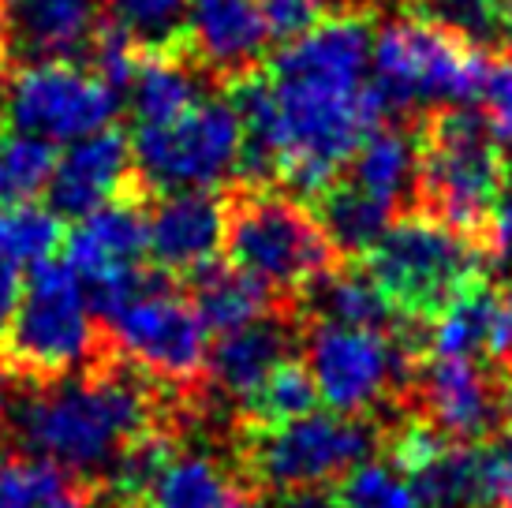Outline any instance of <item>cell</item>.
Returning a JSON list of instances; mask_svg holds the SVG:
<instances>
[{
    "label": "cell",
    "instance_id": "cell-37",
    "mask_svg": "<svg viewBox=\"0 0 512 508\" xmlns=\"http://www.w3.org/2000/svg\"><path fill=\"white\" fill-rule=\"evenodd\" d=\"M449 449V438L434 423H412L393 438V467L404 475H423L430 464H438L441 452Z\"/></svg>",
    "mask_w": 512,
    "mask_h": 508
},
{
    "label": "cell",
    "instance_id": "cell-47",
    "mask_svg": "<svg viewBox=\"0 0 512 508\" xmlns=\"http://www.w3.org/2000/svg\"><path fill=\"white\" fill-rule=\"evenodd\" d=\"M120 508H146V505H120Z\"/></svg>",
    "mask_w": 512,
    "mask_h": 508
},
{
    "label": "cell",
    "instance_id": "cell-36",
    "mask_svg": "<svg viewBox=\"0 0 512 508\" xmlns=\"http://www.w3.org/2000/svg\"><path fill=\"white\" fill-rule=\"evenodd\" d=\"M270 42H299L322 23V0H258Z\"/></svg>",
    "mask_w": 512,
    "mask_h": 508
},
{
    "label": "cell",
    "instance_id": "cell-29",
    "mask_svg": "<svg viewBox=\"0 0 512 508\" xmlns=\"http://www.w3.org/2000/svg\"><path fill=\"white\" fill-rule=\"evenodd\" d=\"M57 161V146L38 135H27V131L0 135V206L34 202L42 191H49Z\"/></svg>",
    "mask_w": 512,
    "mask_h": 508
},
{
    "label": "cell",
    "instance_id": "cell-18",
    "mask_svg": "<svg viewBox=\"0 0 512 508\" xmlns=\"http://www.w3.org/2000/svg\"><path fill=\"white\" fill-rule=\"evenodd\" d=\"M101 0H4V34L30 60H72L98 34Z\"/></svg>",
    "mask_w": 512,
    "mask_h": 508
},
{
    "label": "cell",
    "instance_id": "cell-14",
    "mask_svg": "<svg viewBox=\"0 0 512 508\" xmlns=\"http://www.w3.org/2000/svg\"><path fill=\"white\" fill-rule=\"evenodd\" d=\"M228 236V210L214 191H172L150 213V258L169 273H199Z\"/></svg>",
    "mask_w": 512,
    "mask_h": 508
},
{
    "label": "cell",
    "instance_id": "cell-38",
    "mask_svg": "<svg viewBox=\"0 0 512 508\" xmlns=\"http://www.w3.org/2000/svg\"><path fill=\"white\" fill-rule=\"evenodd\" d=\"M483 508H512V426H505L490 449L479 452Z\"/></svg>",
    "mask_w": 512,
    "mask_h": 508
},
{
    "label": "cell",
    "instance_id": "cell-5",
    "mask_svg": "<svg viewBox=\"0 0 512 508\" xmlns=\"http://www.w3.org/2000/svg\"><path fill=\"white\" fill-rule=\"evenodd\" d=\"M490 120L471 109H445L430 116L419 142V202L427 217L475 232L486 225L501 184L505 157Z\"/></svg>",
    "mask_w": 512,
    "mask_h": 508
},
{
    "label": "cell",
    "instance_id": "cell-39",
    "mask_svg": "<svg viewBox=\"0 0 512 508\" xmlns=\"http://www.w3.org/2000/svg\"><path fill=\"white\" fill-rule=\"evenodd\" d=\"M486 120L501 142H512V57L490 68L483 86Z\"/></svg>",
    "mask_w": 512,
    "mask_h": 508
},
{
    "label": "cell",
    "instance_id": "cell-23",
    "mask_svg": "<svg viewBox=\"0 0 512 508\" xmlns=\"http://www.w3.org/2000/svg\"><path fill=\"white\" fill-rule=\"evenodd\" d=\"M128 101L139 127H165L199 105V79L180 57L143 53V64L128 86Z\"/></svg>",
    "mask_w": 512,
    "mask_h": 508
},
{
    "label": "cell",
    "instance_id": "cell-25",
    "mask_svg": "<svg viewBox=\"0 0 512 508\" xmlns=\"http://www.w3.org/2000/svg\"><path fill=\"white\" fill-rule=\"evenodd\" d=\"M154 508H232L240 501L236 482L206 452H176L146 497Z\"/></svg>",
    "mask_w": 512,
    "mask_h": 508
},
{
    "label": "cell",
    "instance_id": "cell-35",
    "mask_svg": "<svg viewBox=\"0 0 512 508\" xmlns=\"http://www.w3.org/2000/svg\"><path fill=\"white\" fill-rule=\"evenodd\" d=\"M423 8L434 23L475 45L494 38L498 27H505V0H423Z\"/></svg>",
    "mask_w": 512,
    "mask_h": 508
},
{
    "label": "cell",
    "instance_id": "cell-31",
    "mask_svg": "<svg viewBox=\"0 0 512 508\" xmlns=\"http://www.w3.org/2000/svg\"><path fill=\"white\" fill-rule=\"evenodd\" d=\"M314 404H318V385H314L311 370L303 363H281L273 370L270 381L255 393V400L247 404L255 426H277V423H292V419H303L311 415Z\"/></svg>",
    "mask_w": 512,
    "mask_h": 508
},
{
    "label": "cell",
    "instance_id": "cell-13",
    "mask_svg": "<svg viewBox=\"0 0 512 508\" xmlns=\"http://www.w3.org/2000/svg\"><path fill=\"white\" fill-rule=\"evenodd\" d=\"M135 172V154L124 131L105 127L90 139L72 142L57 161L53 184H49V206L60 217H86L116 202L124 184Z\"/></svg>",
    "mask_w": 512,
    "mask_h": 508
},
{
    "label": "cell",
    "instance_id": "cell-6",
    "mask_svg": "<svg viewBox=\"0 0 512 508\" xmlns=\"http://www.w3.org/2000/svg\"><path fill=\"white\" fill-rule=\"evenodd\" d=\"M86 281L68 262L30 269L23 299L4 333V355L15 370L34 381L68 378L98 352V322Z\"/></svg>",
    "mask_w": 512,
    "mask_h": 508
},
{
    "label": "cell",
    "instance_id": "cell-4",
    "mask_svg": "<svg viewBox=\"0 0 512 508\" xmlns=\"http://www.w3.org/2000/svg\"><path fill=\"white\" fill-rule=\"evenodd\" d=\"M486 251L471 232L438 217H404L370 251V277L408 318H438L483 284Z\"/></svg>",
    "mask_w": 512,
    "mask_h": 508
},
{
    "label": "cell",
    "instance_id": "cell-16",
    "mask_svg": "<svg viewBox=\"0 0 512 508\" xmlns=\"http://www.w3.org/2000/svg\"><path fill=\"white\" fill-rule=\"evenodd\" d=\"M419 393H423V408L430 411V423L445 438H483L501 423V411H505L498 385L471 359H430Z\"/></svg>",
    "mask_w": 512,
    "mask_h": 508
},
{
    "label": "cell",
    "instance_id": "cell-27",
    "mask_svg": "<svg viewBox=\"0 0 512 508\" xmlns=\"http://www.w3.org/2000/svg\"><path fill=\"white\" fill-rule=\"evenodd\" d=\"M60 243H64V225L53 206L38 202L0 206V266L38 269L53 262Z\"/></svg>",
    "mask_w": 512,
    "mask_h": 508
},
{
    "label": "cell",
    "instance_id": "cell-11",
    "mask_svg": "<svg viewBox=\"0 0 512 508\" xmlns=\"http://www.w3.org/2000/svg\"><path fill=\"white\" fill-rule=\"evenodd\" d=\"M120 98L94 68L75 60H30L8 90V120L53 146H72L113 124Z\"/></svg>",
    "mask_w": 512,
    "mask_h": 508
},
{
    "label": "cell",
    "instance_id": "cell-8",
    "mask_svg": "<svg viewBox=\"0 0 512 508\" xmlns=\"http://www.w3.org/2000/svg\"><path fill=\"white\" fill-rule=\"evenodd\" d=\"M378 430L348 415H303L292 423L255 426L247 445V467L255 482L277 494L322 490L333 479H348L356 467L370 464Z\"/></svg>",
    "mask_w": 512,
    "mask_h": 508
},
{
    "label": "cell",
    "instance_id": "cell-1",
    "mask_svg": "<svg viewBox=\"0 0 512 508\" xmlns=\"http://www.w3.org/2000/svg\"><path fill=\"white\" fill-rule=\"evenodd\" d=\"M370 53L367 19L333 15L285 45L270 75L236 79L232 105L247 127L240 161L247 184L281 180L299 195H326L382 120L370 101Z\"/></svg>",
    "mask_w": 512,
    "mask_h": 508
},
{
    "label": "cell",
    "instance_id": "cell-3",
    "mask_svg": "<svg viewBox=\"0 0 512 508\" xmlns=\"http://www.w3.org/2000/svg\"><path fill=\"white\" fill-rule=\"evenodd\" d=\"M490 75L483 49L434 19H397L370 53V101L378 116L479 98Z\"/></svg>",
    "mask_w": 512,
    "mask_h": 508
},
{
    "label": "cell",
    "instance_id": "cell-46",
    "mask_svg": "<svg viewBox=\"0 0 512 508\" xmlns=\"http://www.w3.org/2000/svg\"><path fill=\"white\" fill-rule=\"evenodd\" d=\"M232 508H262V505H255V501H236Z\"/></svg>",
    "mask_w": 512,
    "mask_h": 508
},
{
    "label": "cell",
    "instance_id": "cell-17",
    "mask_svg": "<svg viewBox=\"0 0 512 508\" xmlns=\"http://www.w3.org/2000/svg\"><path fill=\"white\" fill-rule=\"evenodd\" d=\"M184 34L199 64L228 79L251 75L270 42L258 0H191Z\"/></svg>",
    "mask_w": 512,
    "mask_h": 508
},
{
    "label": "cell",
    "instance_id": "cell-34",
    "mask_svg": "<svg viewBox=\"0 0 512 508\" xmlns=\"http://www.w3.org/2000/svg\"><path fill=\"white\" fill-rule=\"evenodd\" d=\"M139 64H143V45L135 42L128 30H120L116 23L98 27L94 42H90V68L98 71L116 94H128Z\"/></svg>",
    "mask_w": 512,
    "mask_h": 508
},
{
    "label": "cell",
    "instance_id": "cell-44",
    "mask_svg": "<svg viewBox=\"0 0 512 508\" xmlns=\"http://www.w3.org/2000/svg\"><path fill=\"white\" fill-rule=\"evenodd\" d=\"M8 90H12V79L4 75V64H0V113H8Z\"/></svg>",
    "mask_w": 512,
    "mask_h": 508
},
{
    "label": "cell",
    "instance_id": "cell-22",
    "mask_svg": "<svg viewBox=\"0 0 512 508\" xmlns=\"http://www.w3.org/2000/svg\"><path fill=\"white\" fill-rule=\"evenodd\" d=\"M307 303L314 314L329 325H352V329H382L393 318V303L382 292V284L370 277V269L329 266L322 277L307 284Z\"/></svg>",
    "mask_w": 512,
    "mask_h": 508
},
{
    "label": "cell",
    "instance_id": "cell-32",
    "mask_svg": "<svg viewBox=\"0 0 512 508\" xmlns=\"http://www.w3.org/2000/svg\"><path fill=\"white\" fill-rule=\"evenodd\" d=\"M172 456H176V449H172V441L165 434L150 430V434L131 441L128 449L116 456V464L109 467V482H113V494L120 497V505L146 501Z\"/></svg>",
    "mask_w": 512,
    "mask_h": 508
},
{
    "label": "cell",
    "instance_id": "cell-9",
    "mask_svg": "<svg viewBox=\"0 0 512 508\" xmlns=\"http://www.w3.org/2000/svg\"><path fill=\"white\" fill-rule=\"evenodd\" d=\"M228 258L270 288H307L333 258V243L311 210L270 191L236 202L228 213Z\"/></svg>",
    "mask_w": 512,
    "mask_h": 508
},
{
    "label": "cell",
    "instance_id": "cell-21",
    "mask_svg": "<svg viewBox=\"0 0 512 508\" xmlns=\"http://www.w3.org/2000/svg\"><path fill=\"white\" fill-rule=\"evenodd\" d=\"M191 303H195L199 318L206 322V329H217L225 337V333H236L243 325L266 318L273 303V288L262 284L258 277H251V273H243L232 262L228 266L210 262L206 269L195 273Z\"/></svg>",
    "mask_w": 512,
    "mask_h": 508
},
{
    "label": "cell",
    "instance_id": "cell-42",
    "mask_svg": "<svg viewBox=\"0 0 512 508\" xmlns=\"http://www.w3.org/2000/svg\"><path fill=\"white\" fill-rule=\"evenodd\" d=\"M19 299H23V281H19V269L0 266V340L8 333L15 311H19Z\"/></svg>",
    "mask_w": 512,
    "mask_h": 508
},
{
    "label": "cell",
    "instance_id": "cell-30",
    "mask_svg": "<svg viewBox=\"0 0 512 508\" xmlns=\"http://www.w3.org/2000/svg\"><path fill=\"white\" fill-rule=\"evenodd\" d=\"M120 30H128L146 53H169V45L187 30L191 0H105Z\"/></svg>",
    "mask_w": 512,
    "mask_h": 508
},
{
    "label": "cell",
    "instance_id": "cell-12",
    "mask_svg": "<svg viewBox=\"0 0 512 508\" xmlns=\"http://www.w3.org/2000/svg\"><path fill=\"white\" fill-rule=\"evenodd\" d=\"M307 370L337 415H359L408 378V352L397 348L382 329L318 322L307 337Z\"/></svg>",
    "mask_w": 512,
    "mask_h": 508
},
{
    "label": "cell",
    "instance_id": "cell-43",
    "mask_svg": "<svg viewBox=\"0 0 512 508\" xmlns=\"http://www.w3.org/2000/svg\"><path fill=\"white\" fill-rule=\"evenodd\" d=\"M4 434H12V404H8V393L0 389V441Z\"/></svg>",
    "mask_w": 512,
    "mask_h": 508
},
{
    "label": "cell",
    "instance_id": "cell-10",
    "mask_svg": "<svg viewBox=\"0 0 512 508\" xmlns=\"http://www.w3.org/2000/svg\"><path fill=\"white\" fill-rule=\"evenodd\" d=\"M105 322H109L116 352L139 370L154 374L157 381L187 385L210 363V352H206L210 329L199 318L195 303L176 296L157 269L146 273L143 288Z\"/></svg>",
    "mask_w": 512,
    "mask_h": 508
},
{
    "label": "cell",
    "instance_id": "cell-48",
    "mask_svg": "<svg viewBox=\"0 0 512 508\" xmlns=\"http://www.w3.org/2000/svg\"><path fill=\"white\" fill-rule=\"evenodd\" d=\"M0 4H4V0H0Z\"/></svg>",
    "mask_w": 512,
    "mask_h": 508
},
{
    "label": "cell",
    "instance_id": "cell-19",
    "mask_svg": "<svg viewBox=\"0 0 512 508\" xmlns=\"http://www.w3.org/2000/svg\"><path fill=\"white\" fill-rule=\"evenodd\" d=\"M288 352H292L288 325L262 318V322L243 325V329L225 333V337L217 340L206 370H210L214 389H221L225 396L240 400L243 408H247L258 389L270 381L273 370L288 363Z\"/></svg>",
    "mask_w": 512,
    "mask_h": 508
},
{
    "label": "cell",
    "instance_id": "cell-15",
    "mask_svg": "<svg viewBox=\"0 0 512 508\" xmlns=\"http://www.w3.org/2000/svg\"><path fill=\"white\" fill-rule=\"evenodd\" d=\"M146 251H150V213L120 198L79 217L72 232L64 236V262L86 284H101L116 273H128L139 266Z\"/></svg>",
    "mask_w": 512,
    "mask_h": 508
},
{
    "label": "cell",
    "instance_id": "cell-20",
    "mask_svg": "<svg viewBox=\"0 0 512 508\" xmlns=\"http://www.w3.org/2000/svg\"><path fill=\"white\" fill-rule=\"evenodd\" d=\"M352 184L389 210L419 195V146L412 135L400 127H374L352 157Z\"/></svg>",
    "mask_w": 512,
    "mask_h": 508
},
{
    "label": "cell",
    "instance_id": "cell-2",
    "mask_svg": "<svg viewBox=\"0 0 512 508\" xmlns=\"http://www.w3.org/2000/svg\"><path fill=\"white\" fill-rule=\"evenodd\" d=\"M8 404L12 434L27 456L64 467L75 479L109 475L116 456L154 423L150 385L124 367L34 381L8 393Z\"/></svg>",
    "mask_w": 512,
    "mask_h": 508
},
{
    "label": "cell",
    "instance_id": "cell-7",
    "mask_svg": "<svg viewBox=\"0 0 512 508\" xmlns=\"http://www.w3.org/2000/svg\"><path fill=\"white\" fill-rule=\"evenodd\" d=\"M247 127L232 98H202L165 127H135V169L157 191H214L240 172Z\"/></svg>",
    "mask_w": 512,
    "mask_h": 508
},
{
    "label": "cell",
    "instance_id": "cell-40",
    "mask_svg": "<svg viewBox=\"0 0 512 508\" xmlns=\"http://www.w3.org/2000/svg\"><path fill=\"white\" fill-rule=\"evenodd\" d=\"M486 232H490V258L498 266H512V169L505 172V184H501L498 198H494V210L486 217Z\"/></svg>",
    "mask_w": 512,
    "mask_h": 508
},
{
    "label": "cell",
    "instance_id": "cell-41",
    "mask_svg": "<svg viewBox=\"0 0 512 508\" xmlns=\"http://www.w3.org/2000/svg\"><path fill=\"white\" fill-rule=\"evenodd\" d=\"M498 363H512V284L509 292L498 299V318H494V333H490V348Z\"/></svg>",
    "mask_w": 512,
    "mask_h": 508
},
{
    "label": "cell",
    "instance_id": "cell-45",
    "mask_svg": "<svg viewBox=\"0 0 512 508\" xmlns=\"http://www.w3.org/2000/svg\"><path fill=\"white\" fill-rule=\"evenodd\" d=\"M505 30H512V0H505Z\"/></svg>",
    "mask_w": 512,
    "mask_h": 508
},
{
    "label": "cell",
    "instance_id": "cell-26",
    "mask_svg": "<svg viewBox=\"0 0 512 508\" xmlns=\"http://www.w3.org/2000/svg\"><path fill=\"white\" fill-rule=\"evenodd\" d=\"M314 217L326 232V240L344 254H370L393 225V210L363 195L356 184L329 187L326 195H318Z\"/></svg>",
    "mask_w": 512,
    "mask_h": 508
},
{
    "label": "cell",
    "instance_id": "cell-24",
    "mask_svg": "<svg viewBox=\"0 0 512 508\" xmlns=\"http://www.w3.org/2000/svg\"><path fill=\"white\" fill-rule=\"evenodd\" d=\"M86 482L38 456H0V508H86Z\"/></svg>",
    "mask_w": 512,
    "mask_h": 508
},
{
    "label": "cell",
    "instance_id": "cell-33",
    "mask_svg": "<svg viewBox=\"0 0 512 508\" xmlns=\"http://www.w3.org/2000/svg\"><path fill=\"white\" fill-rule=\"evenodd\" d=\"M341 508H430L427 497L419 494L412 479H404L397 467L385 464H363L341 482L337 494Z\"/></svg>",
    "mask_w": 512,
    "mask_h": 508
},
{
    "label": "cell",
    "instance_id": "cell-28",
    "mask_svg": "<svg viewBox=\"0 0 512 508\" xmlns=\"http://www.w3.org/2000/svg\"><path fill=\"white\" fill-rule=\"evenodd\" d=\"M494 318H498V296L490 288L479 284L464 292L453 307H445L434 318V329H430L434 359H471L479 348H490Z\"/></svg>",
    "mask_w": 512,
    "mask_h": 508
}]
</instances>
